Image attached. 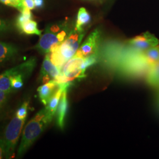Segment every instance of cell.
Listing matches in <instances>:
<instances>
[{
  "mask_svg": "<svg viewBox=\"0 0 159 159\" xmlns=\"http://www.w3.org/2000/svg\"><path fill=\"white\" fill-rule=\"evenodd\" d=\"M73 29L66 21L48 24L44 34L41 35L40 40L33 49L39 51L41 54L49 53L67 39Z\"/></svg>",
  "mask_w": 159,
  "mask_h": 159,
  "instance_id": "obj_2",
  "label": "cell"
},
{
  "mask_svg": "<svg viewBox=\"0 0 159 159\" xmlns=\"http://www.w3.org/2000/svg\"><path fill=\"white\" fill-rule=\"evenodd\" d=\"M0 2L6 5V6H10L11 7L10 5V2L9 1V0H0Z\"/></svg>",
  "mask_w": 159,
  "mask_h": 159,
  "instance_id": "obj_27",
  "label": "cell"
},
{
  "mask_svg": "<svg viewBox=\"0 0 159 159\" xmlns=\"http://www.w3.org/2000/svg\"><path fill=\"white\" fill-rule=\"evenodd\" d=\"M19 51L20 48L16 45L0 41V64L15 58L19 54Z\"/></svg>",
  "mask_w": 159,
  "mask_h": 159,
  "instance_id": "obj_11",
  "label": "cell"
},
{
  "mask_svg": "<svg viewBox=\"0 0 159 159\" xmlns=\"http://www.w3.org/2000/svg\"><path fill=\"white\" fill-rule=\"evenodd\" d=\"M146 81L148 85L159 87V61L153 65L148 71Z\"/></svg>",
  "mask_w": 159,
  "mask_h": 159,
  "instance_id": "obj_15",
  "label": "cell"
},
{
  "mask_svg": "<svg viewBox=\"0 0 159 159\" xmlns=\"http://www.w3.org/2000/svg\"><path fill=\"white\" fill-rule=\"evenodd\" d=\"M145 57L148 63L152 66L156 63L159 61V45L152 47L147 50L144 51Z\"/></svg>",
  "mask_w": 159,
  "mask_h": 159,
  "instance_id": "obj_17",
  "label": "cell"
},
{
  "mask_svg": "<svg viewBox=\"0 0 159 159\" xmlns=\"http://www.w3.org/2000/svg\"><path fill=\"white\" fill-rule=\"evenodd\" d=\"M126 42L133 48L140 51H145L159 44V39L148 31L127 40Z\"/></svg>",
  "mask_w": 159,
  "mask_h": 159,
  "instance_id": "obj_8",
  "label": "cell"
},
{
  "mask_svg": "<svg viewBox=\"0 0 159 159\" xmlns=\"http://www.w3.org/2000/svg\"><path fill=\"white\" fill-rule=\"evenodd\" d=\"M23 6L30 10L35 8L34 0H23Z\"/></svg>",
  "mask_w": 159,
  "mask_h": 159,
  "instance_id": "obj_25",
  "label": "cell"
},
{
  "mask_svg": "<svg viewBox=\"0 0 159 159\" xmlns=\"http://www.w3.org/2000/svg\"><path fill=\"white\" fill-rule=\"evenodd\" d=\"M25 121V120L20 119L14 116L6 126L2 137L6 148V159L14 157L16 148Z\"/></svg>",
  "mask_w": 159,
  "mask_h": 159,
  "instance_id": "obj_5",
  "label": "cell"
},
{
  "mask_svg": "<svg viewBox=\"0 0 159 159\" xmlns=\"http://www.w3.org/2000/svg\"><path fill=\"white\" fill-rule=\"evenodd\" d=\"M21 33L26 35H37L41 36L43 31L38 28V24L33 20L23 24L17 29Z\"/></svg>",
  "mask_w": 159,
  "mask_h": 159,
  "instance_id": "obj_14",
  "label": "cell"
},
{
  "mask_svg": "<svg viewBox=\"0 0 159 159\" xmlns=\"http://www.w3.org/2000/svg\"><path fill=\"white\" fill-rule=\"evenodd\" d=\"M6 158V148L3 138L0 136V159Z\"/></svg>",
  "mask_w": 159,
  "mask_h": 159,
  "instance_id": "obj_24",
  "label": "cell"
},
{
  "mask_svg": "<svg viewBox=\"0 0 159 159\" xmlns=\"http://www.w3.org/2000/svg\"><path fill=\"white\" fill-rule=\"evenodd\" d=\"M8 93L0 90V111L4 108L7 102L8 98Z\"/></svg>",
  "mask_w": 159,
  "mask_h": 159,
  "instance_id": "obj_22",
  "label": "cell"
},
{
  "mask_svg": "<svg viewBox=\"0 0 159 159\" xmlns=\"http://www.w3.org/2000/svg\"><path fill=\"white\" fill-rule=\"evenodd\" d=\"M53 119L46 107L40 110L29 121L24 129L21 141L17 152V158H21L40 137Z\"/></svg>",
  "mask_w": 159,
  "mask_h": 159,
  "instance_id": "obj_1",
  "label": "cell"
},
{
  "mask_svg": "<svg viewBox=\"0 0 159 159\" xmlns=\"http://www.w3.org/2000/svg\"><path fill=\"white\" fill-rule=\"evenodd\" d=\"M29 101H25L23 104L18 107L16 111V116L20 119L26 120L28 114V108H29Z\"/></svg>",
  "mask_w": 159,
  "mask_h": 159,
  "instance_id": "obj_19",
  "label": "cell"
},
{
  "mask_svg": "<svg viewBox=\"0 0 159 159\" xmlns=\"http://www.w3.org/2000/svg\"><path fill=\"white\" fill-rule=\"evenodd\" d=\"M12 30L11 23L9 21L0 17V35L8 33Z\"/></svg>",
  "mask_w": 159,
  "mask_h": 159,
  "instance_id": "obj_20",
  "label": "cell"
},
{
  "mask_svg": "<svg viewBox=\"0 0 159 159\" xmlns=\"http://www.w3.org/2000/svg\"><path fill=\"white\" fill-rule=\"evenodd\" d=\"M37 64V59L35 57H31L27 61L19 65L10 68L1 73V75L10 81V78L16 76L23 77L24 80L28 79L32 74Z\"/></svg>",
  "mask_w": 159,
  "mask_h": 159,
  "instance_id": "obj_7",
  "label": "cell"
},
{
  "mask_svg": "<svg viewBox=\"0 0 159 159\" xmlns=\"http://www.w3.org/2000/svg\"><path fill=\"white\" fill-rule=\"evenodd\" d=\"M34 4L35 8L41 9L44 6V0H34Z\"/></svg>",
  "mask_w": 159,
  "mask_h": 159,
  "instance_id": "obj_26",
  "label": "cell"
},
{
  "mask_svg": "<svg viewBox=\"0 0 159 159\" xmlns=\"http://www.w3.org/2000/svg\"><path fill=\"white\" fill-rule=\"evenodd\" d=\"M85 34L84 29L78 30L74 27L67 39L49 52L51 62L61 70L66 63L75 55Z\"/></svg>",
  "mask_w": 159,
  "mask_h": 159,
  "instance_id": "obj_3",
  "label": "cell"
},
{
  "mask_svg": "<svg viewBox=\"0 0 159 159\" xmlns=\"http://www.w3.org/2000/svg\"><path fill=\"white\" fill-rule=\"evenodd\" d=\"M12 7L17 9L20 11H23L24 7L23 6V0H9Z\"/></svg>",
  "mask_w": 159,
  "mask_h": 159,
  "instance_id": "obj_23",
  "label": "cell"
},
{
  "mask_svg": "<svg viewBox=\"0 0 159 159\" xmlns=\"http://www.w3.org/2000/svg\"><path fill=\"white\" fill-rule=\"evenodd\" d=\"M25 80L23 79V77L20 76L12 77L10 78V82L12 88L14 91H17L18 90L21 89L24 85V81Z\"/></svg>",
  "mask_w": 159,
  "mask_h": 159,
  "instance_id": "obj_21",
  "label": "cell"
},
{
  "mask_svg": "<svg viewBox=\"0 0 159 159\" xmlns=\"http://www.w3.org/2000/svg\"><path fill=\"white\" fill-rule=\"evenodd\" d=\"M84 61V58L74 56L63 66L60 75L55 81L59 86L68 89L75 81L84 78L86 70Z\"/></svg>",
  "mask_w": 159,
  "mask_h": 159,
  "instance_id": "obj_4",
  "label": "cell"
},
{
  "mask_svg": "<svg viewBox=\"0 0 159 159\" xmlns=\"http://www.w3.org/2000/svg\"><path fill=\"white\" fill-rule=\"evenodd\" d=\"M157 103H158V106H159V96H158V97H157Z\"/></svg>",
  "mask_w": 159,
  "mask_h": 159,
  "instance_id": "obj_28",
  "label": "cell"
},
{
  "mask_svg": "<svg viewBox=\"0 0 159 159\" xmlns=\"http://www.w3.org/2000/svg\"><path fill=\"white\" fill-rule=\"evenodd\" d=\"M91 21V16L84 7L80 8L78 11L75 27L78 30H84V27Z\"/></svg>",
  "mask_w": 159,
  "mask_h": 159,
  "instance_id": "obj_16",
  "label": "cell"
},
{
  "mask_svg": "<svg viewBox=\"0 0 159 159\" xmlns=\"http://www.w3.org/2000/svg\"><path fill=\"white\" fill-rule=\"evenodd\" d=\"M33 17V14L31 12V10L24 7L23 11H21V13L17 16L16 19L15 26L16 29H18L24 23L32 20Z\"/></svg>",
  "mask_w": 159,
  "mask_h": 159,
  "instance_id": "obj_18",
  "label": "cell"
},
{
  "mask_svg": "<svg viewBox=\"0 0 159 159\" xmlns=\"http://www.w3.org/2000/svg\"><path fill=\"white\" fill-rule=\"evenodd\" d=\"M60 74V70L51 62L49 53L46 54L40 70V81L45 84L51 80L56 81Z\"/></svg>",
  "mask_w": 159,
  "mask_h": 159,
  "instance_id": "obj_9",
  "label": "cell"
},
{
  "mask_svg": "<svg viewBox=\"0 0 159 159\" xmlns=\"http://www.w3.org/2000/svg\"><path fill=\"white\" fill-rule=\"evenodd\" d=\"M102 31L97 28L91 32L83 44L80 46L75 56L85 58L92 55L98 54L101 45Z\"/></svg>",
  "mask_w": 159,
  "mask_h": 159,
  "instance_id": "obj_6",
  "label": "cell"
},
{
  "mask_svg": "<svg viewBox=\"0 0 159 159\" xmlns=\"http://www.w3.org/2000/svg\"><path fill=\"white\" fill-rule=\"evenodd\" d=\"M64 90H67V89H65L63 87L59 86L58 90L51 97L49 102H48L47 105L46 106V108L47 111L52 117L56 113L57 107L58 106L61 97L62 96L63 91Z\"/></svg>",
  "mask_w": 159,
  "mask_h": 159,
  "instance_id": "obj_13",
  "label": "cell"
},
{
  "mask_svg": "<svg viewBox=\"0 0 159 159\" xmlns=\"http://www.w3.org/2000/svg\"><path fill=\"white\" fill-rule=\"evenodd\" d=\"M58 87L59 85L54 80H51L40 86L37 89V92L41 102L44 106H47Z\"/></svg>",
  "mask_w": 159,
  "mask_h": 159,
  "instance_id": "obj_10",
  "label": "cell"
},
{
  "mask_svg": "<svg viewBox=\"0 0 159 159\" xmlns=\"http://www.w3.org/2000/svg\"><path fill=\"white\" fill-rule=\"evenodd\" d=\"M67 92V90H64L63 91L56 111V124L60 129H64L66 116L68 110V103Z\"/></svg>",
  "mask_w": 159,
  "mask_h": 159,
  "instance_id": "obj_12",
  "label": "cell"
}]
</instances>
